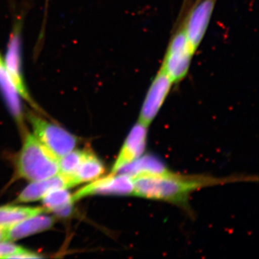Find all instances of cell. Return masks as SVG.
I'll list each match as a JSON object with an SVG mask.
<instances>
[{"instance_id": "obj_1", "label": "cell", "mask_w": 259, "mask_h": 259, "mask_svg": "<svg viewBox=\"0 0 259 259\" xmlns=\"http://www.w3.org/2000/svg\"><path fill=\"white\" fill-rule=\"evenodd\" d=\"M253 180V177H248L218 178L207 175H182L171 171L161 176L141 177L134 179V196L185 207L188 203L191 194L200 189Z\"/></svg>"}, {"instance_id": "obj_2", "label": "cell", "mask_w": 259, "mask_h": 259, "mask_svg": "<svg viewBox=\"0 0 259 259\" xmlns=\"http://www.w3.org/2000/svg\"><path fill=\"white\" fill-rule=\"evenodd\" d=\"M17 168L22 178L36 182L59 174V159L32 134H27Z\"/></svg>"}, {"instance_id": "obj_3", "label": "cell", "mask_w": 259, "mask_h": 259, "mask_svg": "<svg viewBox=\"0 0 259 259\" xmlns=\"http://www.w3.org/2000/svg\"><path fill=\"white\" fill-rule=\"evenodd\" d=\"M195 53L189 41L180 15L161 64L175 85L188 76Z\"/></svg>"}, {"instance_id": "obj_4", "label": "cell", "mask_w": 259, "mask_h": 259, "mask_svg": "<svg viewBox=\"0 0 259 259\" xmlns=\"http://www.w3.org/2000/svg\"><path fill=\"white\" fill-rule=\"evenodd\" d=\"M23 17H17L13 22V29L10 32L9 40L7 44L6 53L4 59L5 66L15 88L18 90L21 98L30 104L35 110L40 111V107L35 103L29 93L25 82L23 70Z\"/></svg>"}, {"instance_id": "obj_5", "label": "cell", "mask_w": 259, "mask_h": 259, "mask_svg": "<svg viewBox=\"0 0 259 259\" xmlns=\"http://www.w3.org/2000/svg\"><path fill=\"white\" fill-rule=\"evenodd\" d=\"M34 136L59 159L76 147L77 139L60 126L44 120L32 112L27 114Z\"/></svg>"}, {"instance_id": "obj_6", "label": "cell", "mask_w": 259, "mask_h": 259, "mask_svg": "<svg viewBox=\"0 0 259 259\" xmlns=\"http://www.w3.org/2000/svg\"><path fill=\"white\" fill-rule=\"evenodd\" d=\"M218 0H194L190 7L185 3L181 13L184 29L191 46L197 51L208 30Z\"/></svg>"}, {"instance_id": "obj_7", "label": "cell", "mask_w": 259, "mask_h": 259, "mask_svg": "<svg viewBox=\"0 0 259 259\" xmlns=\"http://www.w3.org/2000/svg\"><path fill=\"white\" fill-rule=\"evenodd\" d=\"M175 83L160 66L151 81L139 113V122L149 127L161 110Z\"/></svg>"}, {"instance_id": "obj_8", "label": "cell", "mask_w": 259, "mask_h": 259, "mask_svg": "<svg viewBox=\"0 0 259 259\" xmlns=\"http://www.w3.org/2000/svg\"><path fill=\"white\" fill-rule=\"evenodd\" d=\"M92 195L134 196V180L124 174H110L80 189L72 199L76 202Z\"/></svg>"}, {"instance_id": "obj_9", "label": "cell", "mask_w": 259, "mask_h": 259, "mask_svg": "<svg viewBox=\"0 0 259 259\" xmlns=\"http://www.w3.org/2000/svg\"><path fill=\"white\" fill-rule=\"evenodd\" d=\"M148 128L139 121L132 127L116 158L111 174L117 173L121 168L143 156L147 144Z\"/></svg>"}, {"instance_id": "obj_10", "label": "cell", "mask_w": 259, "mask_h": 259, "mask_svg": "<svg viewBox=\"0 0 259 259\" xmlns=\"http://www.w3.org/2000/svg\"><path fill=\"white\" fill-rule=\"evenodd\" d=\"M0 94L18 124L22 125L23 120V110L21 97L15 88L5 66L4 59L0 54Z\"/></svg>"}, {"instance_id": "obj_11", "label": "cell", "mask_w": 259, "mask_h": 259, "mask_svg": "<svg viewBox=\"0 0 259 259\" xmlns=\"http://www.w3.org/2000/svg\"><path fill=\"white\" fill-rule=\"evenodd\" d=\"M170 172L160 158L152 155H143L136 161L121 168L117 173L128 175L134 180L141 177L161 176Z\"/></svg>"}, {"instance_id": "obj_12", "label": "cell", "mask_w": 259, "mask_h": 259, "mask_svg": "<svg viewBox=\"0 0 259 259\" xmlns=\"http://www.w3.org/2000/svg\"><path fill=\"white\" fill-rule=\"evenodd\" d=\"M69 187H72L70 181L58 174L46 180L32 182V184L24 189L17 201L18 202H34L42 199L51 190L59 188L67 189Z\"/></svg>"}, {"instance_id": "obj_13", "label": "cell", "mask_w": 259, "mask_h": 259, "mask_svg": "<svg viewBox=\"0 0 259 259\" xmlns=\"http://www.w3.org/2000/svg\"><path fill=\"white\" fill-rule=\"evenodd\" d=\"M54 223L53 218L41 214L23 220L9 226L7 233V241H14L35 233L50 229Z\"/></svg>"}, {"instance_id": "obj_14", "label": "cell", "mask_w": 259, "mask_h": 259, "mask_svg": "<svg viewBox=\"0 0 259 259\" xmlns=\"http://www.w3.org/2000/svg\"><path fill=\"white\" fill-rule=\"evenodd\" d=\"M104 163L92 151H86L81 164L71 179L73 187L84 182H93L105 173Z\"/></svg>"}, {"instance_id": "obj_15", "label": "cell", "mask_w": 259, "mask_h": 259, "mask_svg": "<svg viewBox=\"0 0 259 259\" xmlns=\"http://www.w3.org/2000/svg\"><path fill=\"white\" fill-rule=\"evenodd\" d=\"M42 203L47 210L61 217H67L72 212V195L66 188L51 190L42 197Z\"/></svg>"}, {"instance_id": "obj_16", "label": "cell", "mask_w": 259, "mask_h": 259, "mask_svg": "<svg viewBox=\"0 0 259 259\" xmlns=\"http://www.w3.org/2000/svg\"><path fill=\"white\" fill-rule=\"evenodd\" d=\"M47 210L42 207L4 206L0 207V226L9 227L27 218L42 214Z\"/></svg>"}, {"instance_id": "obj_17", "label": "cell", "mask_w": 259, "mask_h": 259, "mask_svg": "<svg viewBox=\"0 0 259 259\" xmlns=\"http://www.w3.org/2000/svg\"><path fill=\"white\" fill-rule=\"evenodd\" d=\"M85 153H86V150H83V151H80V150L74 151L73 150L71 152L68 153L67 154L59 158V174L67 178L71 182L72 187L71 179L77 171L78 168L84 157Z\"/></svg>"}, {"instance_id": "obj_18", "label": "cell", "mask_w": 259, "mask_h": 259, "mask_svg": "<svg viewBox=\"0 0 259 259\" xmlns=\"http://www.w3.org/2000/svg\"><path fill=\"white\" fill-rule=\"evenodd\" d=\"M21 248V247L10 242H0V258H8Z\"/></svg>"}, {"instance_id": "obj_19", "label": "cell", "mask_w": 259, "mask_h": 259, "mask_svg": "<svg viewBox=\"0 0 259 259\" xmlns=\"http://www.w3.org/2000/svg\"><path fill=\"white\" fill-rule=\"evenodd\" d=\"M41 257V255H37V253L22 248L21 249L17 251L16 253L10 255L8 258H40Z\"/></svg>"}, {"instance_id": "obj_20", "label": "cell", "mask_w": 259, "mask_h": 259, "mask_svg": "<svg viewBox=\"0 0 259 259\" xmlns=\"http://www.w3.org/2000/svg\"><path fill=\"white\" fill-rule=\"evenodd\" d=\"M8 228V227L0 226V242L7 241Z\"/></svg>"}, {"instance_id": "obj_21", "label": "cell", "mask_w": 259, "mask_h": 259, "mask_svg": "<svg viewBox=\"0 0 259 259\" xmlns=\"http://www.w3.org/2000/svg\"><path fill=\"white\" fill-rule=\"evenodd\" d=\"M47 1L48 2V1H49V0H47Z\"/></svg>"}]
</instances>
